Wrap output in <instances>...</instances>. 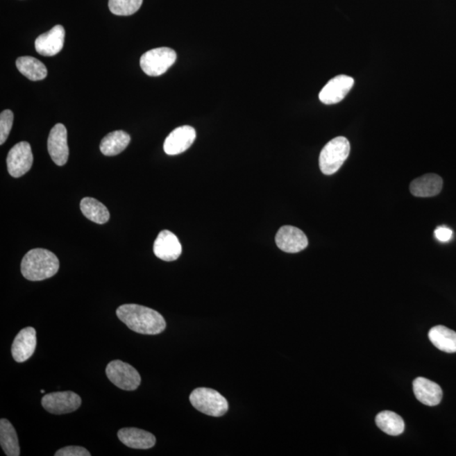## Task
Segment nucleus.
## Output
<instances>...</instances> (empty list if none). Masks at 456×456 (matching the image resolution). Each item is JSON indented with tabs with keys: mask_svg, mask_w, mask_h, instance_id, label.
<instances>
[{
	"mask_svg": "<svg viewBox=\"0 0 456 456\" xmlns=\"http://www.w3.org/2000/svg\"><path fill=\"white\" fill-rule=\"evenodd\" d=\"M117 316L132 331L143 335H158L166 329L164 318L158 311L138 304H124Z\"/></svg>",
	"mask_w": 456,
	"mask_h": 456,
	"instance_id": "f257e3e1",
	"label": "nucleus"
},
{
	"mask_svg": "<svg viewBox=\"0 0 456 456\" xmlns=\"http://www.w3.org/2000/svg\"><path fill=\"white\" fill-rule=\"evenodd\" d=\"M23 276L32 282L53 278L60 269V261L53 253L44 248H34L24 256L22 262Z\"/></svg>",
	"mask_w": 456,
	"mask_h": 456,
	"instance_id": "f03ea898",
	"label": "nucleus"
},
{
	"mask_svg": "<svg viewBox=\"0 0 456 456\" xmlns=\"http://www.w3.org/2000/svg\"><path fill=\"white\" fill-rule=\"evenodd\" d=\"M350 151V142L346 137L339 136L331 140L319 155V164L322 173L326 175L336 174L348 159Z\"/></svg>",
	"mask_w": 456,
	"mask_h": 456,
	"instance_id": "7ed1b4c3",
	"label": "nucleus"
},
{
	"mask_svg": "<svg viewBox=\"0 0 456 456\" xmlns=\"http://www.w3.org/2000/svg\"><path fill=\"white\" fill-rule=\"evenodd\" d=\"M189 400L193 407L204 414L223 416L228 411V403L219 392L209 388H198L190 394Z\"/></svg>",
	"mask_w": 456,
	"mask_h": 456,
	"instance_id": "20e7f679",
	"label": "nucleus"
},
{
	"mask_svg": "<svg viewBox=\"0 0 456 456\" xmlns=\"http://www.w3.org/2000/svg\"><path fill=\"white\" fill-rule=\"evenodd\" d=\"M177 60V53L169 48H158L147 51L140 58V64L149 76H160L167 71Z\"/></svg>",
	"mask_w": 456,
	"mask_h": 456,
	"instance_id": "39448f33",
	"label": "nucleus"
},
{
	"mask_svg": "<svg viewBox=\"0 0 456 456\" xmlns=\"http://www.w3.org/2000/svg\"><path fill=\"white\" fill-rule=\"evenodd\" d=\"M108 380L124 391H135L140 387V375L133 366L121 360L109 362L106 369Z\"/></svg>",
	"mask_w": 456,
	"mask_h": 456,
	"instance_id": "423d86ee",
	"label": "nucleus"
},
{
	"mask_svg": "<svg viewBox=\"0 0 456 456\" xmlns=\"http://www.w3.org/2000/svg\"><path fill=\"white\" fill-rule=\"evenodd\" d=\"M42 405L47 412L52 414H67L81 407V399L73 391L53 392L44 396Z\"/></svg>",
	"mask_w": 456,
	"mask_h": 456,
	"instance_id": "0eeeda50",
	"label": "nucleus"
},
{
	"mask_svg": "<svg viewBox=\"0 0 456 456\" xmlns=\"http://www.w3.org/2000/svg\"><path fill=\"white\" fill-rule=\"evenodd\" d=\"M6 162L11 176L19 178L25 175L33 163V155L30 144L22 142L11 148Z\"/></svg>",
	"mask_w": 456,
	"mask_h": 456,
	"instance_id": "6e6552de",
	"label": "nucleus"
},
{
	"mask_svg": "<svg viewBox=\"0 0 456 456\" xmlns=\"http://www.w3.org/2000/svg\"><path fill=\"white\" fill-rule=\"evenodd\" d=\"M354 85L353 77L340 75L332 78L319 92L321 103L332 105L340 103L348 94Z\"/></svg>",
	"mask_w": 456,
	"mask_h": 456,
	"instance_id": "1a4fd4ad",
	"label": "nucleus"
},
{
	"mask_svg": "<svg viewBox=\"0 0 456 456\" xmlns=\"http://www.w3.org/2000/svg\"><path fill=\"white\" fill-rule=\"evenodd\" d=\"M48 150L51 158L58 166H64L69 159L67 130L64 124H57L51 130L48 140Z\"/></svg>",
	"mask_w": 456,
	"mask_h": 456,
	"instance_id": "9d476101",
	"label": "nucleus"
},
{
	"mask_svg": "<svg viewBox=\"0 0 456 456\" xmlns=\"http://www.w3.org/2000/svg\"><path fill=\"white\" fill-rule=\"evenodd\" d=\"M276 243L280 251L294 253L305 249L309 240L302 230L292 226H284L276 233Z\"/></svg>",
	"mask_w": 456,
	"mask_h": 456,
	"instance_id": "9b49d317",
	"label": "nucleus"
},
{
	"mask_svg": "<svg viewBox=\"0 0 456 456\" xmlns=\"http://www.w3.org/2000/svg\"><path fill=\"white\" fill-rule=\"evenodd\" d=\"M196 138L193 127L185 126L175 128L165 140L163 149L166 154L175 155L183 153L192 146Z\"/></svg>",
	"mask_w": 456,
	"mask_h": 456,
	"instance_id": "f8f14e48",
	"label": "nucleus"
},
{
	"mask_svg": "<svg viewBox=\"0 0 456 456\" xmlns=\"http://www.w3.org/2000/svg\"><path fill=\"white\" fill-rule=\"evenodd\" d=\"M65 31L63 26H53L48 33L40 35L35 42L37 52L45 57L56 56L63 49Z\"/></svg>",
	"mask_w": 456,
	"mask_h": 456,
	"instance_id": "ddd939ff",
	"label": "nucleus"
},
{
	"mask_svg": "<svg viewBox=\"0 0 456 456\" xmlns=\"http://www.w3.org/2000/svg\"><path fill=\"white\" fill-rule=\"evenodd\" d=\"M153 251L158 258L170 262L181 255L182 245L174 233L163 230L155 240Z\"/></svg>",
	"mask_w": 456,
	"mask_h": 456,
	"instance_id": "4468645a",
	"label": "nucleus"
},
{
	"mask_svg": "<svg viewBox=\"0 0 456 456\" xmlns=\"http://www.w3.org/2000/svg\"><path fill=\"white\" fill-rule=\"evenodd\" d=\"M37 346L36 330L33 327H26L22 330L15 337L11 353L15 361L24 362L33 356Z\"/></svg>",
	"mask_w": 456,
	"mask_h": 456,
	"instance_id": "2eb2a0df",
	"label": "nucleus"
},
{
	"mask_svg": "<svg viewBox=\"0 0 456 456\" xmlns=\"http://www.w3.org/2000/svg\"><path fill=\"white\" fill-rule=\"evenodd\" d=\"M413 391L416 398L421 403L434 407L441 403L443 391L441 387L435 382L425 379L423 377L416 378L413 381Z\"/></svg>",
	"mask_w": 456,
	"mask_h": 456,
	"instance_id": "dca6fc26",
	"label": "nucleus"
},
{
	"mask_svg": "<svg viewBox=\"0 0 456 456\" xmlns=\"http://www.w3.org/2000/svg\"><path fill=\"white\" fill-rule=\"evenodd\" d=\"M121 442L132 449H151L155 444V437L151 432L136 428H124L118 432Z\"/></svg>",
	"mask_w": 456,
	"mask_h": 456,
	"instance_id": "f3484780",
	"label": "nucleus"
},
{
	"mask_svg": "<svg viewBox=\"0 0 456 456\" xmlns=\"http://www.w3.org/2000/svg\"><path fill=\"white\" fill-rule=\"evenodd\" d=\"M443 179L437 174H428L411 183L410 191L416 197H432L441 192Z\"/></svg>",
	"mask_w": 456,
	"mask_h": 456,
	"instance_id": "a211bd4d",
	"label": "nucleus"
},
{
	"mask_svg": "<svg viewBox=\"0 0 456 456\" xmlns=\"http://www.w3.org/2000/svg\"><path fill=\"white\" fill-rule=\"evenodd\" d=\"M428 338L442 352L456 353V332L453 330L443 326H434L428 332Z\"/></svg>",
	"mask_w": 456,
	"mask_h": 456,
	"instance_id": "6ab92c4d",
	"label": "nucleus"
},
{
	"mask_svg": "<svg viewBox=\"0 0 456 456\" xmlns=\"http://www.w3.org/2000/svg\"><path fill=\"white\" fill-rule=\"evenodd\" d=\"M130 135L123 130L111 132L101 140L100 150L108 157H114L126 149L130 142Z\"/></svg>",
	"mask_w": 456,
	"mask_h": 456,
	"instance_id": "aec40b11",
	"label": "nucleus"
},
{
	"mask_svg": "<svg viewBox=\"0 0 456 456\" xmlns=\"http://www.w3.org/2000/svg\"><path fill=\"white\" fill-rule=\"evenodd\" d=\"M19 71L27 79L37 81L44 80L48 76V69L40 60L31 56L19 57L17 60Z\"/></svg>",
	"mask_w": 456,
	"mask_h": 456,
	"instance_id": "412c9836",
	"label": "nucleus"
},
{
	"mask_svg": "<svg viewBox=\"0 0 456 456\" xmlns=\"http://www.w3.org/2000/svg\"><path fill=\"white\" fill-rule=\"evenodd\" d=\"M0 444L8 456H19V446L17 432L13 425L6 419L0 420Z\"/></svg>",
	"mask_w": 456,
	"mask_h": 456,
	"instance_id": "4be33fe9",
	"label": "nucleus"
},
{
	"mask_svg": "<svg viewBox=\"0 0 456 456\" xmlns=\"http://www.w3.org/2000/svg\"><path fill=\"white\" fill-rule=\"evenodd\" d=\"M81 210L87 219L97 224L106 223L110 218V214L106 206L94 198L83 199L81 201Z\"/></svg>",
	"mask_w": 456,
	"mask_h": 456,
	"instance_id": "5701e85b",
	"label": "nucleus"
},
{
	"mask_svg": "<svg viewBox=\"0 0 456 456\" xmlns=\"http://www.w3.org/2000/svg\"><path fill=\"white\" fill-rule=\"evenodd\" d=\"M375 422L380 430L391 436H398L405 430L403 418L396 412L391 411L381 412L376 416Z\"/></svg>",
	"mask_w": 456,
	"mask_h": 456,
	"instance_id": "b1692460",
	"label": "nucleus"
},
{
	"mask_svg": "<svg viewBox=\"0 0 456 456\" xmlns=\"http://www.w3.org/2000/svg\"><path fill=\"white\" fill-rule=\"evenodd\" d=\"M143 0H109L108 7L112 14L128 17L137 12Z\"/></svg>",
	"mask_w": 456,
	"mask_h": 456,
	"instance_id": "393cba45",
	"label": "nucleus"
},
{
	"mask_svg": "<svg viewBox=\"0 0 456 456\" xmlns=\"http://www.w3.org/2000/svg\"><path fill=\"white\" fill-rule=\"evenodd\" d=\"M14 114L12 111L5 110L0 115V145L6 142L13 126Z\"/></svg>",
	"mask_w": 456,
	"mask_h": 456,
	"instance_id": "a878e982",
	"label": "nucleus"
},
{
	"mask_svg": "<svg viewBox=\"0 0 456 456\" xmlns=\"http://www.w3.org/2000/svg\"><path fill=\"white\" fill-rule=\"evenodd\" d=\"M56 456H91V453L83 447L67 446L58 450Z\"/></svg>",
	"mask_w": 456,
	"mask_h": 456,
	"instance_id": "bb28decb",
	"label": "nucleus"
},
{
	"mask_svg": "<svg viewBox=\"0 0 456 456\" xmlns=\"http://www.w3.org/2000/svg\"><path fill=\"white\" fill-rule=\"evenodd\" d=\"M434 235L439 241L446 243V242L450 241L453 237V231L446 226H441L435 229Z\"/></svg>",
	"mask_w": 456,
	"mask_h": 456,
	"instance_id": "cd10ccee",
	"label": "nucleus"
},
{
	"mask_svg": "<svg viewBox=\"0 0 456 456\" xmlns=\"http://www.w3.org/2000/svg\"><path fill=\"white\" fill-rule=\"evenodd\" d=\"M41 393H42V394H44V393H45V391H44V389H42Z\"/></svg>",
	"mask_w": 456,
	"mask_h": 456,
	"instance_id": "c85d7f7f",
	"label": "nucleus"
}]
</instances>
